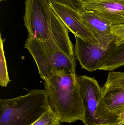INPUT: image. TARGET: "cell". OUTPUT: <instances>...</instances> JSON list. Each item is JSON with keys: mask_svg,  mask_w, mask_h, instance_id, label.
I'll return each instance as SVG.
<instances>
[{"mask_svg": "<svg viewBox=\"0 0 124 125\" xmlns=\"http://www.w3.org/2000/svg\"><path fill=\"white\" fill-rule=\"evenodd\" d=\"M52 3L59 4L67 7L75 11L78 12L84 9L81 1L79 0H48Z\"/></svg>", "mask_w": 124, "mask_h": 125, "instance_id": "obj_14", "label": "cell"}, {"mask_svg": "<svg viewBox=\"0 0 124 125\" xmlns=\"http://www.w3.org/2000/svg\"><path fill=\"white\" fill-rule=\"evenodd\" d=\"M5 0H0V2H1V1H3Z\"/></svg>", "mask_w": 124, "mask_h": 125, "instance_id": "obj_18", "label": "cell"}, {"mask_svg": "<svg viewBox=\"0 0 124 125\" xmlns=\"http://www.w3.org/2000/svg\"><path fill=\"white\" fill-rule=\"evenodd\" d=\"M76 73L57 75L44 85L50 106L61 123L85 122V112Z\"/></svg>", "mask_w": 124, "mask_h": 125, "instance_id": "obj_2", "label": "cell"}, {"mask_svg": "<svg viewBox=\"0 0 124 125\" xmlns=\"http://www.w3.org/2000/svg\"><path fill=\"white\" fill-rule=\"evenodd\" d=\"M124 66V43L116 44L106 57L99 70L113 71Z\"/></svg>", "mask_w": 124, "mask_h": 125, "instance_id": "obj_11", "label": "cell"}, {"mask_svg": "<svg viewBox=\"0 0 124 125\" xmlns=\"http://www.w3.org/2000/svg\"><path fill=\"white\" fill-rule=\"evenodd\" d=\"M124 125V123H122V124H121V125Z\"/></svg>", "mask_w": 124, "mask_h": 125, "instance_id": "obj_19", "label": "cell"}, {"mask_svg": "<svg viewBox=\"0 0 124 125\" xmlns=\"http://www.w3.org/2000/svg\"><path fill=\"white\" fill-rule=\"evenodd\" d=\"M44 90H30L25 95L0 100V125H31L49 109Z\"/></svg>", "mask_w": 124, "mask_h": 125, "instance_id": "obj_3", "label": "cell"}, {"mask_svg": "<svg viewBox=\"0 0 124 125\" xmlns=\"http://www.w3.org/2000/svg\"><path fill=\"white\" fill-rule=\"evenodd\" d=\"M84 125H116L114 124H110V123H98V124H94V125H87L84 124Z\"/></svg>", "mask_w": 124, "mask_h": 125, "instance_id": "obj_17", "label": "cell"}, {"mask_svg": "<svg viewBox=\"0 0 124 125\" xmlns=\"http://www.w3.org/2000/svg\"><path fill=\"white\" fill-rule=\"evenodd\" d=\"M102 90L104 103L111 113L118 116L124 112V72H109Z\"/></svg>", "mask_w": 124, "mask_h": 125, "instance_id": "obj_7", "label": "cell"}, {"mask_svg": "<svg viewBox=\"0 0 124 125\" xmlns=\"http://www.w3.org/2000/svg\"><path fill=\"white\" fill-rule=\"evenodd\" d=\"M84 9L95 12L113 25L124 24V0H81Z\"/></svg>", "mask_w": 124, "mask_h": 125, "instance_id": "obj_9", "label": "cell"}, {"mask_svg": "<svg viewBox=\"0 0 124 125\" xmlns=\"http://www.w3.org/2000/svg\"><path fill=\"white\" fill-rule=\"evenodd\" d=\"M112 31L116 44L124 43V24L112 25Z\"/></svg>", "mask_w": 124, "mask_h": 125, "instance_id": "obj_15", "label": "cell"}, {"mask_svg": "<svg viewBox=\"0 0 124 125\" xmlns=\"http://www.w3.org/2000/svg\"><path fill=\"white\" fill-rule=\"evenodd\" d=\"M31 125H61V122L57 114L50 106L42 116Z\"/></svg>", "mask_w": 124, "mask_h": 125, "instance_id": "obj_13", "label": "cell"}, {"mask_svg": "<svg viewBox=\"0 0 124 125\" xmlns=\"http://www.w3.org/2000/svg\"><path fill=\"white\" fill-rule=\"evenodd\" d=\"M77 79L84 107V125L98 124L95 114L103 100L102 88L94 78L82 75L77 77Z\"/></svg>", "mask_w": 124, "mask_h": 125, "instance_id": "obj_6", "label": "cell"}, {"mask_svg": "<svg viewBox=\"0 0 124 125\" xmlns=\"http://www.w3.org/2000/svg\"><path fill=\"white\" fill-rule=\"evenodd\" d=\"M78 12L83 25L100 43L108 44L115 40L110 22L92 10L84 9Z\"/></svg>", "mask_w": 124, "mask_h": 125, "instance_id": "obj_10", "label": "cell"}, {"mask_svg": "<svg viewBox=\"0 0 124 125\" xmlns=\"http://www.w3.org/2000/svg\"><path fill=\"white\" fill-rule=\"evenodd\" d=\"M124 123V112L118 116V119L115 122L114 124L120 125Z\"/></svg>", "mask_w": 124, "mask_h": 125, "instance_id": "obj_16", "label": "cell"}, {"mask_svg": "<svg viewBox=\"0 0 124 125\" xmlns=\"http://www.w3.org/2000/svg\"><path fill=\"white\" fill-rule=\"evenodd\" d=\"M25 48L34 59L44 81L57 75L75 73V58L64 53L53 40L41 41L28 36Z\"/></svg>", "mask_w": 124, "mask_h": 125, "instance_id": "obj_4", "label": "cell"}, {"mask_svg": "<svg viewBox=\"0 0 124 125\" xmlns=\"http://www.w3.org/2000/svg\"><path fill=\"white\" fill-rule=\"evenodd\" d=\"M50 7L64 22L69 31L91 44H100L97 38L83 25L78 12L67 7L48 0Z\"/></svg>", "mask_w": 124, "mask_h": 125, "instance_id": "obj_8", "label": "cell"}, {"mask_svg": "<svg viewBox=\"0 0 124 125\" xmlns=\"http://www.w3.org/2000/svg\"><path fill=\"white\" fill-rule=\"evenodd\" d=\"M79 0L80 1H81V0Z\"/></svg>", "mask_w": 124, "mask_h": 125, "instance_id": "obj_20", "label": "cell"}, {"mask_svg": "<svg viewBox=\"0 0 124 125\" xmlns=\"http://www.w3.org/2000/svg\"><path fill=\"white\" fill-rule=\"evenodd\" d=\"M4 40L0 34V85L2 87H7L10 82L9 77L6 60L4 55L3 44Z\"/></svg>", "mask_w": 124, "mask_h": 125, "instance_id": "obj_12", "label": "cell"}, {"mask_svg": "<svg viewBox=\"0 0 124 125\" xmlns=\"http://www.w3.org/2000/svg\"><path fill=\"white\" fill-rule=\"evenodd\" d=\"M24 25L28 36L41 41L53 40L66 54L74 46L68 29L51 8L47 0H25Z\"/></svg>", "mask_w": 124, "mask_h": 125, "instance_id": "obj_1", "label": "cell"}, {"mask_svg": "<svg viewBox=\"0 0 124 125\" xmlns=\"http://www.w3.org/2000/svg\"><path fill=\"white\" fill-rule=\"evenodd\" d=\"M75 37V56L82 67L89 72L99 70L106 57L116 45L115 40L108 44H94L78 36Z\"/></svg>", "mask_w": 124, "mask_h": 125, "instance_id": "obj_5", "label": "cell"}]
</instances>
